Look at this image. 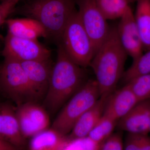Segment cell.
<instances>
[{"label": "cell", "instance_id": "1", "mask_svg": "<svg viewBox=\"0 0 150 150\" xmlns=\"http://www.w3.org/2000/svg\"><path fill=\"white\" fill-rule=\"evenodd\" d=\"M127 56L118 39L116 26L110 28L89 65L95 75L100 97L109 96L115 90L124 74Z\"/></svg>", "mask_w": 150, "mask_h": 150}, {"label": "cell", "instance_id": "2", "mask_svg": "<svg viewBox=\"0 0 150 150\" xmlns=\"http://www.w3.org/2000/svg\"><path fill=\"white\" fill-rule=\"evenodd\" d=\"M82 68L70 59L61 43H58L57 59L45 96V105L51 112L62 107L86 82Z\"/></svg>", "mask_w": 150, "mask_h": 150}, {"label": "cell", "instance_id": "3", "mask_svg": "<svg viewBox=\"0 0 150 150\" xmlns=\"http://www.w3.org/2000/svg\"><path fill=\"white\" fill-rule=\"evenodd\" d=\"M75 0H32L23 13L43 25L47 34L60 43L65 28L76 11Z\"/></svg>", "mask_w": 150, "mask_h": 150}, {"label": "cell", "instance_id": "4", "mask_svg": "<svg viewBox=\"0 0 150 150\" xmlns=\"http://www.w3.org/2000/svg\"><path fill=\"white\" fill-rule=\"evenodd\" d=\"M100 98L95 79L87 80L69 100L55 119L52 128L67 136L79 118Z\"/></svg>", "mask_w": 150, "mask_h": 150}, {"label": "cell", "instance_id": "5", "mask_svg": "<svg viewBox=\"0 0 150 150\" xmlns=\"http://www.w3.org/2000/svg\"><path fill=\"white\" fill-rule=\"evenodd\" d=\"M59 43L75 63L82 68L89 66L95 50L82 24L78 11L75 12L68 22Z\"/></svg>", "mask_w": 150, "mask_h": 150}, {"label": "cell", "instance_id": "6", "mask_svg": "<svg viewBox=\"0 0 150 150\" xmlns=\"http://www.w3.org/2000/svg\"><path fill=\"white\" fill-rule=\"evenodd\" d=\"M0 91L17 105L37 99L20 62L4 58L0 67Z\"/></svg>", "mask_w": 150, "mask_h": 150}, {"label": "cell", "instance_id": "7", "mask_svg": "<svg viewBox=\"0 0 150 150\" xmlns=\"http://www.w3.org/2000/svg\"><path fill=\"white\" fill-rule=\"evenodd\" d=\"M76 3L81 22L91 39L96 53L107 38L110 27L95 0H77Z\"/></svg>", "mask_w": 150, "mask_h": 150}, {"label": "cell", "instance_id": "8", "mask_svg": "<svg viewBox=\"0 0 150 150\" xmlns=\"http://www.w3.org/2000/svg\"><path fill=\"white\" fill-rule=\"evenodd\" d=\"M1 54L4 58L20 62L50 59L51 51L38 40L7 34Z\"/></svg>", "mask_w": 150, "mask_h": 150}, {"label": "cell", "instance_id": "9", "mask_svg": "<svg viewBox=\"0 0 150 150\" xmlns=\"http://www.w3.org/2000/svg\"><path fill=\"white\" fill-rule=\"evenodd\" d=\"M16 112L21 131L25 139L48 129L50 119L48 113L34 102L19 105Z\"/></svg>", "mask_w": 150, "mask_h": 150}, {"label": "cell", "instance_id": "10", "mask_svg": "<svg viewBox=\"0 0 150 150\" xmlns=\"http://www.w3.org/2000/svg\"><path fill=\"white\" fill-rule=\"evenodd\" d=\"M116 27L118 39L123 49L133 60L137 59L144 50L134 13L130 7L120 18Z\"/></svg>", "mask_w": 150, "mask_h": 150}, {"label": "cell", "instance_id": "11", "mask_svg": "<svg viewBox=\"0 0 150 150\" xmlns=\"http://www.w3.org/2000/svg\"><path fill=\"white\" fill-rule=\"evenodd\" d=\"M150 100L140 101L118 120L117 126L128 133L148 135L150 132Z\"/></svg>", "mask_w": 150, "mask_h": 150}, {"label": "cell", "instance_id": "12", "mask_svg": "<svg viewBox=\"0 0 150 150\" xmlns=\"http://www.w3.org/2000/svg\"><path fill=\"white\" fill-rule=\"evenodd\" d=\"M0 138L22 150L25 139L22 134L16 108L8 103L0 104Z\"/></svg>", "mask_w": 150, "mask_h": 150}, {"label": "cell", "instance_id": "13", "mask_svg": "<svg viewBox=\"0 0 150 150\" xmlns=\"http://www.w3.org/2000/svg\"><path fill=\"white\" fill-rule=\"evenodd\" d=\"M37 98L46 95L53 66L50 59L20 62Z\"/></svg>", "mask_w": 150, "mask_h": 150}, {"label": "cell", "instance_id": "14", "mask_svg": "<svg viewBox=\"0 0 150 150\" xmlns=\"http://www.w3.org/2000/svg\"><path fill=\"white\" fill-rule=\"evenodd\" d=\"M139 102L129 86L125 84L108 97L103 114L118 121Z\"/></svg>", "mask_w": 150, "mask_h": 150}, {"label": "cell", "instance_id": "15", "mask_svg": "<svg viewBox=\"0 0 150 150\" xmlns=\"http://www.w3.org/2000/svg\"><path fill=\"white\" fill-rule=\"evenodd\" d=\"M108 97H100L92 107L79 118L68 136L70 140L88 137L103 115Z\"/></svg>", "mask_w": 150, "mask_h": 150}, {"label": "cell", "instance_id": "16", "mask_svg": "<svg viewBox=\"0 0 150 150\" xmlns=\"http://www.w3.org/2000/svg\"><path fill=\"white\" fill-rule=\"evenodd\" d=\"M5 23L7 26L8 34L15 37L35 40L40 37H47L43 25L34 19H7Z\"/></svg>", "mask_w": 150, "mask_h": 150}, {"label": "cell", "instance_id": "17", "mask_svg": "<svg viewBox=\"0 0 150 150\" xmlns=\"http://www.w3.org/2000/svg\"><path fill=\"white\" fill-rule=\"evenodd\" d=\"M69 141L68 136L47 129L31 137L29 150H63Z\"/></svg>", "mask_w": 150, "mask_h": 150}, {"label": "cell", "instance_id": "18", "mask_svg": "<svg viewBox=\"0 0 150 150\" xmlns=\"http://www.w3.org/2000/svg\"><path fill=\"white\" fill-rule=\"evenodd\" d=\"M137 3L135 21L146 51L150 49V0H138Z\"/></svg>", "mask_w": 150, "mask_h": 150}, {"label": "cell", "instance_id": "19", "mask_svg": "<svg viewBox=\"0 0 150 150\" xmlns=\"http://www.w3.org/2000/svg\"><path fill=\"white\" fill-rule=\"evenodd\" d=\"M118 121L103 114L89 134L88 137L93 142L102 145L111 136L117 126Z\"/></svg>", "mask_w": 150, "mask_h": 150}, {"label": "cell", "instance_id": "20", "mask_svg": "<svg viewBox=\"0 0 150 150\" xmlns=\"http://www.w3.org/2000/svg\"><path fill=\"white\" fill-rule=\"evenodd\" d=\"M95 1L107 20L120 19L130 7L127 0H95Z\"/></svg>", "mask_w": 150, "mask_h": 150}, {"label": "cell", "instance_id": "21", "mask_svg": "<svg viewBox=\"0 0 150 150\" xmlns=\"http://www.w3.org/2000/svg\"><path fill=\"white\" fill-rule=\"evenodd\" d=\"M150 74V49L133 60L131 67L125 71L122 79L126 83L134 78Z\"/></svg>", "mask_w": 150, "mask_h": 150}, {"label": "cell", "instance_id": "22", "mask_svg": "<svg viewBox=\"0 0 150 150\" xmlns=\"http://www.w3.org/2000/svg\"><path fill=\"white\" fill-rule=\"evenodd\" d=\"M126 84L139 102L150 100V74L134 78Z\"/></svg>", "mask_w": 150, "mask_h": 150}, {"label": "cell", "instance_id": "23", "mask_svg": "<svg viewBox=\"0 0 150 150\" xmlns=\"http://www.w3.org/2000/svg\"><path fill=\"white\" fill-rule=\"evenodd\" d=\"M101 146L86 137L70 140L63 150H100Z\"/></svg>", "mask_w": 150, "mask_h": 150}, {"label": "cell", "instance_id": "24", "mask_svg": "<svg viewBox=\"0 0 150 150\" xmlns=\"http://www.w3.org/2000/svg\"><path fill=\"white\" fill-rule=\"evenodd\" d=\"M100 150H123V141L121 132L112 134L103 143Z\"/></svg>", "mask_w": 150, "mask_h": 150}, {"label": "cell", "instance_id": "25", "mask_svg": "<svg viewBox=\"0 0 150 150\" xmlns=\"http://www.w3.org/2000/svg\"><path fill=\"white\" fill-rule=\"evenodd\" d=\"M142 136L128 133L123 142V150H140Z\"/></svg>", "mask_w": 150, "mask_h": 150}, {"label": "cell", "instance_id": "26", "mask_svg": "<svg viewBox=\"0 0 150 150\" xmlns=\"http://www.w3.org/2000/svg\"><path fill=\"white\" fill-rule=\"evenodd\" d=\"M17 2L6 1L0 4V28L5 22L7 18L12 12Z\"/></svg>", "mask_w": 150, "mask_h": 150}, {"label": "cell", "instance_id": "27", "mask_svg": "<svg viewBox=\"0 0 150 150\" xmlns=\"http://www.w3.org/2000/svg\"><path fill=\"white\" fill-rule=\"evenodd\" d=\"M140 150H150V137L148 135H142Z\"/></svg>", "mask_w": 150, "mask_h": 150}, {"label": "cell", "instance_id": "28", "mask_svg": "<svg viewBox=\"0 0 150 150\" xmlns=\"http://www.w3.org/2000/svg\"><path fill=\"white\" fill-rule=\"evenodd\" d=\"M0 150H21L0 138Z\"/></svg>", "mask_w": 150, "mask_h": 150}, {"label": "cell", "instance_id": "29", "mask_svg": "<svg viewBox=\"0 0 150 150\" xmlns=\"http://www.w3.org/2000/svg\"><path fill=\"white\" fill-rule=\"evenodd\" d=\"M127 1L129 2V4H131V3H133L134 2H137L138 0H127Z\"/></svg>", "mask_w": 150, "mask_h": 150}, {"label": "cell", "instance_id": "30", "mask_svg": "<svg viewBox=\"0 0 150 150\" xmlns=\"http://www.w3.org/2000/svg\"><path fill=\"white\" fill-rule=\"evenodd\" d=\"M20 0H0V1H1V2H2L6 1H16L18 2Z\"/></svg>", "mask_w": 150, "mask_h": 150}, {"label": "cell", "instance_id": "31", "mask_svg": "<svg viewBox=\"0 0 150 150\" xmlns=\"http://www.w3.org/2000/svg\"><path fill=\"white\" fill-rule=\"evenodd\" d=\"M149 129H150V123H149Z\"/></svg>", "mask_w": 150, "mask_h": 150}]
</instances>
